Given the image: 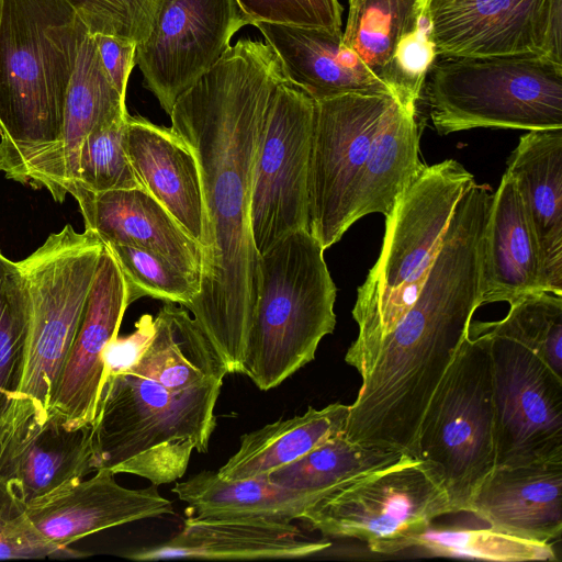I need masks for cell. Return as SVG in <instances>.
Wrapping results in <instances>:
<instances>
[{
    "mask_svg": "<svg viewBox=\"0 0 562 562\" xmlns=\"http://www.w3.org/2000/svg\"><path fill=\"white\" fill-rule=\"evenodd\" d=\"M128 116V112L116 114L89 133L80 150L74 187L80 186L93 192L143 188L127 155Z\"/></svg>",
    "mask_w": 562,
    "mask_h": 562,
    "instance_id": "37",
    "label": "cell"
},
{
    "mask_svg": "<svg viewBox=\"0 0 562 562\" xmlns=\"http://www.w3.org/2000/svg\"><path fill=\"white\" fill-rule=\"evenodd\" d=\"M448 514L440 481L406 454L326 495L302 520L325 537L357 539L372 552L394 554L414 547L435 519Z\"/></svg>",
    "mask_w": 562,
    "mask_h": 562,
    "instance_id": "10",
    "label": "cell"
},
{
    "mask_svg": "<svg viewBox=\"0 0 562 562\" xmlns=\"http://www.w3.org/2000/svg\"><path fill=\"white\" fill-rule=\"evenodd\" d=\"M85 229L103 244L155 251L201 280L203 249L144 188L93 192L75 186Z\"/></svg>",
    "mask_w": 562,
    "mask_h": 562,
    "instance_id": "21",
    "label": "cell"
},
{
    "mask_svg": "<svg viewBox=\"0 0 562 562\" xmlns=\"http://www.w3.org/2000/svg\"><path fill=\"white\" fill-rule=\"evenodd\" d=\"M103 66L119 93L126 99L130 75L136 65V44L108 34H94Z\"/></svg>",
    "mask_w": 562,
    "mask_h": 562,
    "instance_id": "42",
    "label": "cell"
},
{
    "mask_svg": "<svg viewBox=\"0 0 562 562\" xmlns=\"http://www.w3.org/2000/svg\"><path fill=\"white\" fill-rule=\"evenodd\" d=\"M422 0H349L342 40L383 80L400 40L414 29Z\"/></svg>",
    "mask_w": 562,
    "mask_h": 562,
    "instance_id": "32",
    "label": "cell"
},
{
    "mask_svg": "<svg viewBox=\"0 0 562 562\" xmlns=\"http://www.w3.org/2000/svg\"><path fill=\"white\" fill-rule=\"evenodd\" d=\"M477 336L492 360L496 467L562 462V379L519 342Z\"/></svg>",
    "mask_w": 562,
    "mask_h": 562,
    "instance_id": "13",
    "label": "cell"
},
{
    "mask_svg": "<svg viewBox=\"0 0 562 562\" xmlns=\"http://www.w3.org/2000/svg\"><path fill=\"white\" fill-rule=\"evenodd\" d=\"M154 319L155 335L128 373L171 391L223 381L228 374L218 352L187 310L166 302Z\"/></svg>",
    "mask_w": 562,
    "mask_h": 562,
    "instance_id": "28",
    "label": "cell"
},
{
    "mask_svg": "<svg viewBox=\"0 0 562 562\" xmlns=\"http://www.w3.org/2000/svg\"><path fill=\"white\" fill-rule=\"evenodd\" d=\"M418 150L416 112L397 102L375 136L352 187L348 227L368 214L386 216L391 212L402 192L425 167Z\"/></svg>",
    "mask_w": 562,
    "mask_h": 562,
    "instance_id": "27",
    "label": "cell"
},
{
    "mask_svg": "<svg viewBox=\"0 0 562 562\" xmlns=\"http://www.w3.org/2000/svg\"><path fill=\"white\" fill-rule=\"evenodd\" d=\"M315 101L289 81L272 93L252 171L250 231L261 256L308 231V169Z\"/></svg>",
    "mask_w": 562,
    "mask_h": 562,
    "instance_id": "11",
    "label": "cell"
},
{
    "mask_svg": "<svg viewBox=\"0 0 562 562\" xmlns=\"http://www.w3.org/2000/svg\"><path fill=\"white\" fill-rule=\"evenodd\" d=\"M279 57L288 81L313 100L337 95L387 94L389 86L345 45L340 29L256 22Z\"/></svg>",
    "mask_w": 562,
    "mask_h": 562,
    "instance_id": "23",
    "label": "cell"
},
{
    "mask_svg": "<svg viewBox=\"0 0 562 562\" xmlns=\"http://www.w3.org/2000/svg\"><path fill=\"white\" fill-rule=\"evenodd\" d=\"M407 453L367 447L337 435L268 474L279 485L324 498L337 488L390 467Z\"/></svg>",
    "mask_w": 562,
    "mask_h": 562,
    "instance_id": "31",
    "label": "cell"
},
{
    "mask_svg": "<svg viewBox=\"0 0 562 562\" xmlns=\"http://www.w3.org/2000/svg\"><path fill=\"white\" fill-rule=\"evenodd\" d=\"M64 555L37 535L25 507L0 483V560Z\"/></svg>",
    "mask_w": 562,
    "mask_h": 562,
    "instance_id": "40",
    "label": "cell"
},
{
    "mask_svg": "<svg viewBox=\"0 0 562 562\" xmlns=\"http://www.w3.org/2000/svg\"><path fill=\"white\" fill-rule=\"evenodd\" d=\"M126 112L125 99L109 77L94 34L86 25L66 92L59 138L26 165L21 183L44 188L55 201L64 202L77 181L80 150L89 133Z\"/></svg>",
    "mask_w": 562,
    "mask_h": 562,
    "instance_id": "19",
    "label": "cell"
},
{
    "mask_svg": "<svg viewBox=\"0 0 562 562\" xmlns=\"http://www.w3.org/2000/svg\"><path fill=\"white\" fill-rule=\"evenodd\" d=\"M94 472L90 479L67 483L25 507L37 535L63 554L79 555L68 546L94 532L175 514L172 502L159 494L157 485L126 488L112 471L101 468Z\"/></svg>",
    "mask_w": 562,
    "mask_h": 562,
    "instance_id": "17",
    "label": "cell"
},
{
    "mask_svg": "<svg viewBox=\"0 0 562 562\" xmlns=\"http://www.w3.org/2000/svg\"><path fill=\"white\" fill-rule=\"evenodd\" d=\"M126 149L142 187L165 206L204 252L209 246L207 217L193 149L171 128L131 115Z\"/></svg>",
    "mask_w": 562,
    "mask_h": 562,
    "instance_id": "22",
    "label": "cell"
},
{
    "mask_svg": "<svg viewBox=\"0 0 562 562\" xmlns=\"http://www.w3.org/2000/svg\"><path fill=\"white\" fill-rule=\"evenodd\" d=\"M1 11H2V0H0V21H1Z\"/></svg>",
    "mask_w": 562,
    "mask_h": 562,
    "instance_id": "45",
    "label": "cell"
},
{
    "mask_svg": "<svg viewBox=\"0 0 562 562\" xmlns=\"http://www.w3.org/2000/svg\"><path fill=\"white\" fill-rule=\"evenodd\" d=\"M288 81L267 43L241 38L176 101L171 130L200 167L209 246L201 290L187 307L222 358L243 373L259 288L250 231L256 151L276 88Z\"/></svg>",
    "mask_w": 562,
    "mask_h": 562,
    "instance_id": "1",
    "label": "cell"
},
{
    "mask_svg": "<svg viewBox=\"0 0 562 562\" xmlns=\"http://www.w3.org/2000/svg\"><path fill=\"white\" fill-rule=\"evenodd\" d=\"M543 292L536 239L512 177L505 171L491 204L481 247L480 303Z\"/></svg>",
    "mask_w": 562,
    "mask_h": 562,
    "instance_id": "26",
    "label": "cell"
},
{
    "mask_svg": "<svg viewBox=\"0 0 562 562\" xmlns=\"http://www.w3.org/2000/svg\"><path fill=\"white\" fill-rule=\"evenodd\" d=\"M429 12L443 58L547 57L562 0H429Z\"/></svg>",
    "mask_w": 562,
    "mask_h": 562,
    "instance_id": "16",
    "label": "cell"
},
{
    "mask_svg": "<svg viewBox=\"0 0 562 562\" xmlns=\"http://www.w3.org/2000/svg\"><path fill=\"white\" fill-rule=\"evenodd\" d=\"M475 182L457 160L426 166L385 216L381 254L358 288L356 340L345 360L361 378L372 369L383 339L415 302L437 256L456 204Z\"/></svg>",
    "mask_w": 562,
    "mask_h": 562,
    "instance_id": "4",
    "label": "cell"
},
{
    "mask_svg": "<svg viewBox=\"0 0 562 562\" xmlns=\"http://www.w3.org/2000/svg\"><path fill=\"white\" fill-rule=\"evenodd\" d=\"M88 25L69 0H2L0 171L26 165L60 135L78 44Z\"/></svg>",
    "mask_w": 562,
    "mask_h": 562,
    "instance_id": "3",
    "label": "cell"
},
{
    "mask_svg": "<svg viewBox=\"0 0 562 562\" xmlns=\"http://www.w3.org/2000/svg\"><path fill=\"white\" fill-rule=\"evenodd\" d=\"M348 414L349 405L334 403L267 424L243 435L238 450L216 472L226 481L268 475L344 434Z\"/></svg>",
    "mask_w": 562,
    "mask_h": 562,
    "instance_id": "29",
    "label": "cell"
},
{
    "mask_svg": "<svg viewBox=\"0 0 562 562\" xmlns=\"http://www.w3.org/2000/svg\"><path fill=\"white\" fill-rule=\"evenodd\" d=\"M123 274L128 303L150 296L186 308L201 290V280L181 270L161 255L128 245L103 244Z\"/></svg>",
    "mask_w": 562,
    "mask_h": 562,
    "instance_id": "36",
    "label": "cell"
},
{
    "mask_svg": "<svg viewBox=\"0 0 562 562\" xmlns=\"http://www.w3.org/2000/svg\"><path fill=\"white\" fill-rule=\"evenodd\" d=\"M121 269L103 245L86 308L47 414L68 428L92 424L103 389L102 353L128 307Z\"/></svg>",
    "mask_w": 562,
    "mask_h": 562,
    "instance_id": "18",
    "label": "cell"
},
{
    "mask_svg": "<svg viewBox=\"0 0 562 562\" xmlns=\"http://www.w3.org/2000/svg\"><path fill=\"white\" fill-rule=\"evenodd\" d=\"M69 1L77 9L93 34H108L131 41L121 14L110 0Z\"/></svg>",
    "mask_w": 562,
    "mask_h": 562,
    "instance_id": "43",
    "label": "cell"
},
{
    "mask_svg": "<svg viewBox=\"0 0 562 562\" xmlns=\"http://www.w3.org/2000/svg\"><path fill=\"white\" fill-rule=\"evenodd\" d=\"M437 56L429 0H422L414 29L400 40L383 76L394 98L406 110L416 112L417 101Z\"/></svg>",
    "mask_w": 562,
    "mask_h": 562,
    "instance_id": "38",
    "label": "cell"
},
{
    "mask_svg": "<svg viewBox=\"0 0 562 562\" xmlns=\"http://www.w3.org/2000/svg\"><path fill=\"white\" fill-rule=\"evenodd\" d=\"M414 457L443 486L451 514L469 513L496 467L492 360L487 338L468 335L432 394Z\"/></svg>",
    "mask_w": 562,
    "mask_h": 562,
    "instance_id": "8",
    "label": "cell"
},
{
    "mask_svg": "<svg viewBox=\"0 0 562 562\" xmlns=\"http://www.w3.org/2000/svg\"><path fill=\"white\" fill-rule=\"evenodd\" d=\"M243 12L256 22L341 27L342 5L338 0H236Z\"/></svg>",
    "mask_w": 562,
    "mask_h": 562,
    "instance_id": "39",
    "label": "cell"
},
{
    "mask_svg": "<svg viewBox=\"0 0 562 562\" xmlns=\"http://www.w3.org/2000/svg\"><path fill=\"white\" fill-rule=\"evenodd\" d=\"M162 0H110L136 45L149 35Z\"/></svg>",
    "mask_w": 562,
    "mask_h": 562,
    "instance_id": "44",
    "label": "cell"
},
{
    "mask_svg": "<svg viewBox=\"0 0 562 562\" xmlns=\"http://www.w3.org/2000/svg\"><path fill=\"white\" fill-rule=\"evenodd\" d=\"M414 547L437 557L498 562L557 560L552 544L514 537L492 527H432L431 524Z\"/></svg>",
    "mask_w": 562,
    "mask_h": 562,
    "instance_id": "34",
    "label": "cell"
},
{
    "mask_svg": "<svg viewBox=\"0 0 562 562\" xmlns=\"http://www.w3.org/2000/svg\"><path fill=\"white\" fill-rule=\"evenodd\" d=\"M324 250L308 231H299L260 256L243 374L261 391L313 361L321 340L335 329L336 286Z\"/></svg>",
    "mask_w": 562,
    "mask_h": 562,
    "instance_id": "6",
    "label": "cell"
},
{
    "mask_svg": "<svg viewBox=\"0 0 562 562\" xmlns=\"http://www.w3.org/2000/svg\"><path fill=\"white\" fill-rule=\"evenodd\" d=\"M103 243L71 225L50 234L19 266L25 277L30 319L22 372L14 395L47 414L77 335Z\"/></svg>",
    "mask_w": 562,
    "mask_h": 562,
    "instance_id": "9",
    "label": "cell"
},
{
    "mask_svg": "<svg viewBox=\"0 0 562 562\" xmlns=\"http://www.w3.org/2000/svg\"><path fill=\"white\" fill-rule=\"evenodd\" d=\"M29 319L25 277L0 250V414L19 386Z\"/></svg>",
    "mask_w": 562,
    "mask_h": 562,
    "instance_id": "35",
    "label": "cell"
},
{
    "mask_svg": "<svg viewBox=\"0 0 562 562\" xmlns=\"http://www.w3.org/2000/svg\"><path fill=\"white\" fill-rule=\"evenodd\" d=\"M506 172L537 243L542 291L562 295V127L522 135Z\"/></svg>",
    "mask_w": 562,
    "mask_h": 562,
    "instance_id": "24",
    "label": "cell"
},
{
    "mask_svg": "<svg viewBox=\"0 0 562 562\" xmlns=\"http://www.w3.org/2000/svg\"><path fill=\"white\" fill-rule=\"evenodd\" d=\"M222 386L217 381L171 391L132 373L108 378L92 423L97 470L137 475L157 486L176 482L192 452L209 449Z\"/></svg>",
    "mask_w": 562,
    "mask_h": 562,
    "instance_id": "5",
    "label": "cell"
},
{
    "mask_svg": "<svg viewBox=\"0 0 562 562\" xmlns=\"http://www.w3.org/2000/svg\"><path fill=\"white\" fill-rule=\"evenodd\" d=\"M330 547L291 521L247 517H189L169 540L126 554L135 561L295 559Z\"/></svg>",
    "mask_w": 562,
    "mask_h": 562,
    "instance_id": "20",
    "label": "cell"
},
{
    "mask_svg": "<svg viewBox=\"0 0 562 562\" xmlns=\"http://www.w3.org/2000/svg\"><path fill=\"white\" fill-rule=\"evenodd\" d=\"M251 20L236 0H162L149 35L136 45L146 88L170 115L178 98L228 50Z\"/></svg>",
    "mask_w": 562,
    "mask_h": 562,
    "instance_id": "14",
    "label": "cell"
},
{
    "mask_svg": "<svg viewBox=\"0 0 562 562\" xmlns=\"http://www.w3.org/2000/svg\"><path fill=\"white\" fill-rule=\"evenodd\" d=\"M469 513L498 531L552 544L562 533V462L495 467Z\"/></svg>",
    "mask_w": 562,
    "mask_h": 562,
    "instance_id": "25",
    "label": "cell"
},
{
    "mask_svg": "<svg viewBox=\"0 0 562 562\" xmlns=\"http://www.w3.org/2000/svg\"><path fill=\"white\" fill-rule=\"evenodd\" d=\"M475 336H503L539 357L562 379V295L538 292L510 304L498 322L473 324Z\"/></svg>",
    "mask_w": 562,
    "mask_h": 562,
    "instance_id": "33",
    "label": "cell"
},
{
    "mask_svg": "<svg viewBox=\"0 0 562 562\" xmlns=\"http://www.w3.org/2000/svg\"><path fill=\"white\" fill-rule=\"evenodd\" d=\"M488 204L462 195L420 291L383 339L362 378L344 435L414 457L419 426L480 303L481 247Z\"/></svg>",
    "mask_w": 562,
    "mask_h": 562,
    "instance_id": "2",
    "label": "cell"
},
{
    "mask_svg": "<svg viewBox=\"0 0 562 562\" xmlns=\"http://www.w3.org/2000/svg\"><path fill=\"white\" fill-rule=\"evenodd\" d=\"M156 331L155 319L143 314L135 323V329L127 336H115L102 353L103 384L110 376L128 373L136 366L149 346Z\"/></svg>",
    "mask_w": 562,
    "mask_h": 562,
    "instance_id": "41",
    "label": "cell"
},
{
    "mask_svg": "<svg viewBox=\"0 0 562 562\" xmlns=\"http://www.w3.org/2000/svg\"><path fill=\"white\" fill-rule=\"evenodd\" d=\"M171 492L196 517H247L302 520L322 498L271 482L268 475L226 481L217 472L201 471L178 482Z\"/></svg>",
    "mask_w": 562,
    "mask_h": 562,
    "instance_id": "30",
    "label": "cell"
},
{
    "mask_svg": "<svg viewBox=\"0 0 562 562\" xmlns=\"http://www.w3.org/2000/svg\"><path fill=\"white\" fill-rule=\"evenodd\" d=\"M429 74L430 117L442 135L562 127V64L544 56L445 58Z\"/></svg>",
    "mask_w": 562,
    "mask_h": 562,
    "instance_id": "7",
    "label": "cell"
},
{
    "mask_svg": "<svg viewBox=\"0 0 562 562\" xmlns=\"http://www.w3.org/2000/svg\"><path fill=\"white\" fill-rule=\"evenodd\" d=\"M315 101V100H314ZM397 100L349 93L315 101L308 169V232L324 249L346 231L352 187Z\"/></svg>",
    "mask_w": 562,
    "mask_h": 562,
    "instance_id": "12",
    "label": "cell"
},
{
    "mask_svg": "<svg viewBox=\"0 0 562 562\" xmlns=\"http://www.w3.org/2000/svg\"><path fill=\"white\" fill-rule=\"evenodd\" d=\"M97 470L92 424L68 428L32 400L11 396L0 414V483L24 507Z\"/></svg>",
    "mask_w": 562,
    "mask_h": 562,
    "instance_id": "15",
    "label": "cell"
}]
</instances>
